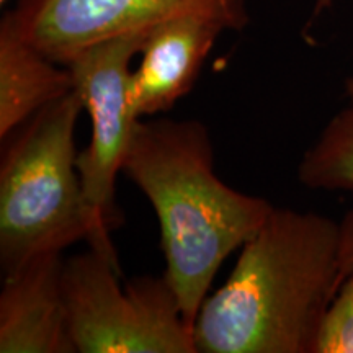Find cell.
Segmentation results:
<instances>
[{
    "label": "cell",
    "mask_w": 353,
    "mask_h": 353,
    "mask_svg": "<svg viewBox=\"0 0 353 353\" xmlns=\"http://www.w3.org/2000/svg\"><path fill=\"white\" fill-rule=\"evenodd\" d=\"M123 174L156 211L164 276L193 327L221 265L252 239L275 206L219 179L210 132L196 120H139Z\"/></svg>",
    "instance_id": "obj_2"
},
{
    "label": "cell",
    "mask_w": 353,
    "mask_h": 353,
    "mask_svg": "<svg viewBox=\"0 0 353 353\" xmlns=\"http://www.w3.org/2000/svg\"><path fill=\"white\" fill-rule=\"evenodd\" d=\"M341 255H342V267L345 276L353 272V208L347 211L341 221Z\"/></svg>",
    "instance_id": "obj_12"
},
{
    "label": "cell",
    "mask_w": 353,
    "mask_h": 353,
    "mask_svg": "<svg viewBox=\"0 0 353 353\" xmlns=\"http://www.w3.org/2000/svg\"><path fill=\"white\" fill-rule=\"evenodd\" d=\"M0 2H2V3H6V2H7V0H0Z\"/></svg>",
    "instance_id": "obj_13"
},
{
    "label": "cell",
    "mask_w": 353,
    "mask_h": 353,
    "mask_svg": "<svg viewBox=\"0 0 353 353\" xmlns=\"http://www.w3.org/2000/svg\"><path fill=\"white\" fill-rule=\"evenodd\" d=\"M224 32L226 25L205 15L176 17L149 30L131 76V103L139 120L169 112L192 90Z\"/></svg>",
    "instance_id": "obj_8"
},
{
    "label": "cell",
    "mask_w": 353,
    "mask_h": 353,
    "mask_svg": "<svg viewBox=\"0 0 353 353\" xmlns=\"http://www.w3.org/2000/svg\"><path fill=\"white\" fill-rule=\"evenodd\" d=\"M120 263L90 249L64 262L69 329L79 353H196L167 278L120 283Z\"/></svg>",
    "instance_id": "obj_4"
},
{
    "label": "cell",
    "mask_w": 353,
    "mask_h": 353,
    "mask_svg": "<svg viewBox=\"0 0 353 353\" xmlns=\"http://www.w3.org/2000/svg\"><path fill=\"white\" fill-rule=\"evenodd\" d=\"M63 254L38 255L6 273L0 353H76L64 294Z\"/></svg>",
    "instance_id": "obj_7"
},
{
    "label": "cell",
    "mask_w": 353,
    "mask_h": 353,
    "mask_svg": "<svg viewBox=\"0 0 353 353\" xmlns=\"http://www.w3.org/2000/svg\"><path fill=\"white\" fill-rule=\"evenodd\" d=\"M83 101L72 90L21 126L0 165V263L3 275L79 241L118 263L112 237L83 195L76 128Z\"/></svg>",
    "instance_id": "obj_3"
},
{
    "label": "cell",
    "mask_w": 353,
    "mask_h": 353,
    "mask_svg": "<svg viewBox=\"0 0 353 353\" xmlns=\"http://www.w3.org/2000/svg\"><path fill=\"white\" fill-rule=\"evenodd\" d=\"M148 33L97 43L65 64L92 123L90 143L77 154L83 195L108 232L121 223L114 188L139 121L131 103V61L141 54Z\"/></svg>",
    "instance_id": "obj_5"
},
{
    "label": "cell",
    "mask_w": 353,
    "mask_h": 353,
    "mask_svg": "<svg viewBox=\"0 0 353 353\" xmlns=\"http://www.w3.org/2000/svg\"><path fill=\"white\" fill-rule=\"evenodd\" d=\"M316 353H353V272L342 281L325 312Z\"/></svg>",
    "instance_id": "obj_11"
},
{
    "label": "cell",
    "mask_w": 353,
    "mask_h": 353,
    "mask_svg": "<svg viewBox=\"0 0 353 353\" xmlns=\"http://www.w3.org/2000/svg\"><path fill=\"white\" fill-rule=\"evenodd\" d=\"M341 221L275 208L193 322L196 353H316L345 280Z\"/></svg>",
    "instance_id": "obj_1"
},
{
    "label": "cell",
    "mask_w": 353,
    "mask_h": 353,
    "mask_svg": "<svg viewBox=\"0 0 353 353\" xmlns=\"http://www.w3.org/2000/svg\"><path fill=\"white\" fill-rule=\"evenodd\" d=\"M8 15L26 41L63 65L97 43L176 17H211L229 32L249 23L247 0H20Z\"/></svg>",
    "instance_id": "obj_6"
},
{
    "label": "cell",
    "mask_w": 353,
    "mask_h": 353,
    "mask_svg": "<svg viewBox=\"0 0 353 353\" xmlns=\"http://www.w3.org/2000/svg\"><path fill=\"white\" fill-rule=\"evenodd\" d=\"M74 90L65 65L21 37L8 12L0 21V138Z\"/></svg>",
    "instance_id": "obj_9"
},
{
    "label": "cell",
    "mask_w": 353,
    "mask_h": 353,
    "mask_svg": "<svg viewBox=\"0 0 353 353\" xmlns=\"http://www.w3.org/2000/svg\"><path fill=\"white\" fill-rule=\"evenodd\" d=\"M345 95L347 103L304 151L298 179L309 190L353 196V77L345 83Z\"/></svg>",
    "instance_id": "obj_10"
}]
</instances>
